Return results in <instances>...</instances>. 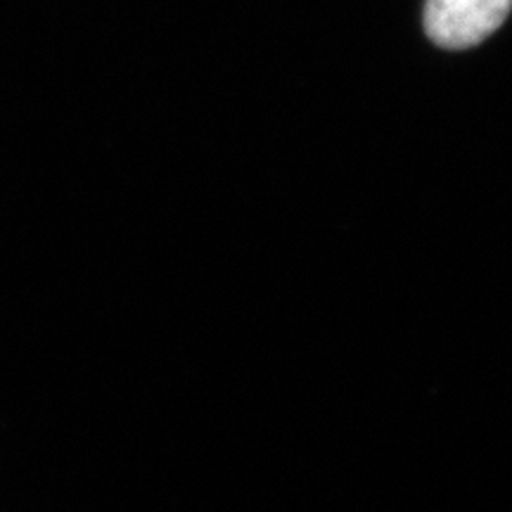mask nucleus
Instances as JSON below:
<instances>
[{
    "label": "nucleus",
    "mask_w": 512,
    "mask_h": 512,
    "mask_svg": "<svg viewBox=\"0 0 512 512\" xmlns=\"http://www.w3.org/2000/svg\"><path fill=\"white\" fill-rule=\"evenodd\" d=\"M512 0H427L425 31L446 50L482 43L510 15Z\"/></svg>",
    "instance_id": "obj_1"
}]
</instances>
